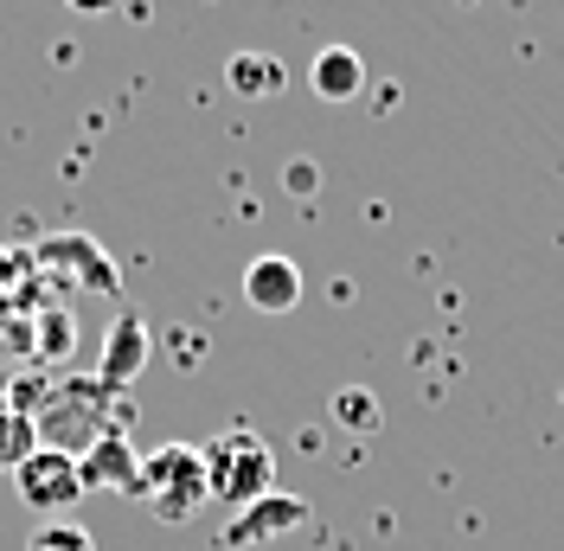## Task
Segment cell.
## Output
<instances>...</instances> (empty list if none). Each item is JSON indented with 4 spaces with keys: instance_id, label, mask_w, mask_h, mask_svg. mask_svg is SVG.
<instances>
[{
    "instance_id": "cell-1",
    "label": "cell",
    "mask_w": 564,
    "mask_h": 551,
    "mask_svg": "<svg viewBox=\"0 0 564 551\" xmlns=\"http://www.w3.org/2000/svg\"><path fill=\"white\" fill-rule=\"evenodd\" d=\"M206 482H212V500H225V507L245 514L250 500L276 494V449L263 443L257 430L238 423V430H225V436L206 449Z\"/></svg>"
},
{
    "instance_id": "cell-2",
    "label": "cell",
    "mask_w": 564,
    "mask_h": 551,
    "mask_svg": "<svg viewBox=\"0 0 564 551\" xmlns=\"http://www.w3.org/2000/svg\"><path fill=\"white\" fill-rule=\"evenodd\" d=\"M141 500L154 507V514L180 526V519H193L199 507L212 500V482H206V449L193 443H167L154 449V455H141Z\"/></svg>"
},
{
    "instance_id": "cell-3",
    "label": "cell",
    "mask_w": 564,
    "mask_h": 551,
    "mask_svg": "<svg viewBox=\"0 0 564 551\" xmlns=\"http://www.w3.org/2000/svg\"><path fill=\"white\" fill-rule=\"evenodd\" d=\"M104 404L109 391L97 379H65L58 391H52V404L45 411H33L39 423V449H65V455H84V449L104 436Z\"/></svg>"
},
{
    "instance_id": "cell-4",
    "label": "cell",
    "mask_w": 564,
    "mask_h": 551,
    "mask_svg": "<svg viewBox=\"0 0 564 551\" xmlns=\"http://www.w3.org/2000/svg\"><path fill=\"white\" fill-rule=\"evenodd\" d=\"M13 487H20V500L45 519H70V507L84 500L77 455H65V449H33V455L13 468Z\"/></svg>"
},
{
    "instance_id": "cell-5",
    "label": "cell",
    "mask_w": 564,
    "mask_h": 551,
    "mask_svg": "<svg viewBox=\"0 0 564 551\" xmlns=\"http://www.w3.org/2000/svg\"><path fill=\"white\" fill-rule=\"evenodd\" d=\"M77 475H84V494H135L141 500V455L122 430H104L97 443L84 449Z\"/></svg>"
},
{
    "instance_id": "cell-6",
    "label": "cell",
    "mask_w": 564,
    "mask_h": 551,
    "mask_svg": "<svg viewBox=\"0 0 564 551\" xmlns=\"http://www.w3.org/2000/svg\"><path fill=\"white\" fill-rule=\"evenodd\" d=\"M39 263L45 270H58V276H70L77 289H109L116 295V263H109V250L97 238H84V231H58V238H45L39 244Z\"/></svg>"
},
{
    "instance_id": "cell-7",
    "label": "cell",
    "mask_w": 564,
    "mask_h": 551,
    "mask_svg": "<svg viewBox=\"0 0 564 551\" xmlns=\"http://www.w3.org/2000/svg\"><path fill=\"white\" fill-rule=\"evenodd\" d=\"M148 359H154V334H148V321H141V314H116V321H109V341H104L97 385H104V391H129V385L148 372Z\"/></svg>"
},
{
    "instance_id": "cell-8",
    "label": "cell",
    "mask_w": 564,
    "mask_h": 551,
    "mask_svg": "<svg viewBox=\"0 0 564 551\" xmlns=\"http://www.w3.org/2000/svg\"><path fill=\"white\" fill-rule=\"evenodd\" d=\"M245 302L257 314H289L302 302V263L282 257V250H263L245 263Z\"/></svg>"
},
{
    "instance_id": "cell-9",
    "label": "cell",
    "mask_w": 564,
    "mask_h": 551,
    "mask_svg": "<svg viewBox=\"0 0 564 551\" xmlns=\"http://www.w3.org/2000/svg\"><path fill=\"white\" fill-rule=\"evenodd\" d=\"M302 519H308V500H295V494H263V500H250L245 514L225 526V545H263V539L295 532Z\"/></svg>"
},
{
    "instance_id": "cell-10",
    "label": "cell",
    "mask_w": 564,
    "mask_h": 551,
    "mask_svg": "<svg viewBox=\"0 0 564 551\" xmlns=\"http://www.w3.org/2000/svg\"><path fill=\"white\" fill-rule=\"evenodd\" d=\"M308 90H315L321 104H352V97H366V58H359L352 45H321L315 65H308Z\"/></svg>"
},
{
    "instance_id": "cell-11",
    "label": "cell",
    "mask_w": 564,
    "mask_h": 551,
    "mask_svg": "<svg viewBox=\"0 0 564 551\" xmlns=\"http://www.w3.org/2000/svg\"><path fill=\"white\" fill-rule=\"evenodd\" d=\"M225 84H231V97H276L282 90V65L270 58V52H238L231 65H225Z\"/></svg>"
},
{
    "instance_id": "cell-12",
    "label": "cell",
    "mask_w": 564,
    "mask_h": 551,
    "mask_svg": "<svg viewBox=\"0 0 564 551\" xmlns=\"http://www.w3.org/2000/svg\"><path fill=\"white\" fill-rule=\"evenodd\" d=\"M33 449H39L33 411H26V404H0V475H13Z\"/></svg>"
},
{
    "instance_id": "cell-13",
    "label": "cell",
    "mask_w": 564,
    "mask_h": 551,
    "mask_svg": "<svg viewBox=\"0 0 564 551\" xmlns=\"http://www.w3.org/2000/svg\"><path fill=\"white\" fill-rule=\"evenodd\" d=\"M26 551H97V539L77 519H45L33 539H26Z\"/></svg>"
},
{
    "instance_id": "cell-14",
    "label": "cell",
    "mask_w": 564,
    "mask_h": 551,
    "mask_svg": "<svg viewBox=\"0 0 564 551\" xmlns=\"http://www.w3.org/2000/svg\"><path fill=\"white\" fill-rule=\"evenodd\" d=\"M334 417H340V423H347V430H379V398H372V391H340V398H334Z\"/></svg>"
},
{
    "instance_id": "cell-15",
    "label": "cell",
    "mask_w": 564,
    "mask_h": 551,
    "mask_svg": "<svg viewBox=\"0 0 564 551\" xmlns=\"http://www.w3.org/2000/svg\"><path fill=\"white\" fill-rule=\"evenodd\" d=\"M282 186H289L295 199H315V186H321V168H315V161H289V173H282Z\"/></svg>"
},
{
    "instance_id": "cell-16",
    "label": "cell",
    "mask_w": 564,
    "mask_h": 551,
    "mask_svg": "<svg viewBox=\"0 0 564 551\" xmlns=\"http://www.w3.org/2000/svg\"><path fill=\"white\" fill-rule=\"evenodd\" d=\"M45 353H52V359L70 353V314H52V321H45Z\"/></svg>"
},
{
    "instance_id": "cell-17",
    "label": "cell",
    "mask_w": 564,
    "mask_h": 551,
    "mask_svg": "<svg viewBox=\"0 0 564 551\" xmlns=\"http://www.w3.org/2000/svg\"><path fill=\"white\" fill-rule=\"evenodd\" d=\"M70 13H90V20H97V13H109V7H116V0H65Z\"/></svg>"
}]
</instances>
